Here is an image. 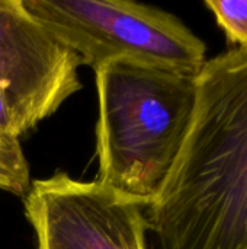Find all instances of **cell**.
Instances as JSON below:
<instances>
[{"label": "cell", "mask_w": 247, "mask_h": 249, "mask_svg": "<svg viewBox=\"0 0 247 249\" xmlns=\"http://www.w3.org/2000/svg\"><path fill=\"white\" fill-rule=\"evenodd\" d=\"M147 220L159 249H247V50L197 74L189 130Z\"/></svg>", "instance_id": "1"}, {"label": "cell", "mask_w": 247, "mask_h": 249, "mask_svg": "<svg viewBox=\"0 0 247 249\" xmlns=\"http://www.w3.org/2000/svg\"><path fill=\"white\" fill-rule=\"evenodd\" d=\"M95 76L96 181L148 206L189 130L197 76L132 60L106 61Z\"/></svg>", "instance_id": "2"}, {"label": "cell", "mask_w": 247, "mask_h": 249, "mask_svg": "<svg viewBox=\"0 0 247 249\" xmlns=\"http://www.w3.org/2000/svg\"><path fill=\"white\" fill-rule=\"evenodd\" d=\"M25 9L93 70L132 60L197 76L207 45L178 16L131 0H22Z\"/></svg>", "instance_id": "3"}, {"label": "cell", "mask_w": 247, "mask_h": 249, "mask_svg": "<svg viewBox=\"0 0 247 249\" xmlns=\"http://www.w3.org/2000/svg\"><path fill=\"white\" fill-rule=\"evenodd\" d=\"M147 207L61 171L32 181L23 196L36 249H147Z\"/></svg>", "instance_id": "4"}, {"label": "cell", "mask_w": 247, "mask_h": 249, "mask_svg": "<svg viewBox=\"0 0 247 249\" xmlns=\"http://www.w3.org/2000/svg\"><path fill=\"white\" fill-rule=\"evenodd\" d=\"M80 57L23 6L0 0V98L17 137L82 89Z\"/></svg>", "instance_id": "5"}, {"label": "cell", "mask_w": 247, "mask_h": 249, "mask_svg": "<svg viewBox=\"0 0 247 249\" xmlns=\"http://www.w3.org/2000/svg\"><path fill=\"white\" fill-rule=\"evenodd\" d=\"M19 139L0 98V190L23 197L32 181Z\"/></svg>", "instance_id": "6"}, {"label": "cell", "mask_w": 247, "mask_h": 249, "mask_svg": "<svg viewBox=\"0 0 247 249\" xmlns=\"http://www.w3.org/2000/svg\"><path fill=\"white\" fill-rule=\"evenodd\" d=\"M205 6L213 12L227 41L247 50V0H207Z\"/></svg>", "instance_id": "7"}]
</instances>
